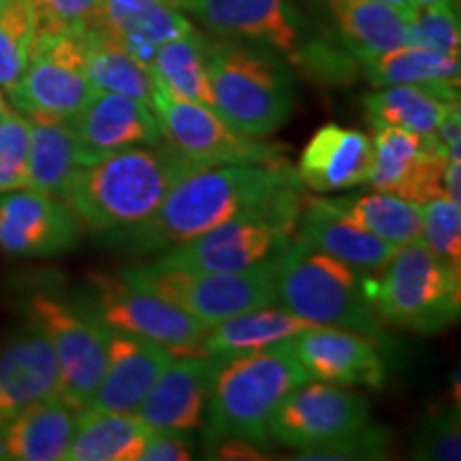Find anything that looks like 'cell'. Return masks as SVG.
I'll return each instance as SVG.
<instances>
[{
    "label": "cell",
    "instance_id": "obj_1",
    "mask_svg": "<svg viewBox=\"0 0 461 461\" xmlns=\"http://www.w3.org/2000/svg\"><path fill=\"white\" fill-rule=\"evenodd\" d=\"M297 197H303V184L286 160L205 167L173 184L148 221L105 240L129 255H152L238 216Z\"/></svg>",
    "mask_w": 461,
    "mask_h": 461
},
{
    "label": "cell",
    "instance_id": "obj_2",
    "mask_svg": "<svg viewBox=\"0 0 461 461\" xmlns=\"http://www.w3.org/2000/svg\"><path fill=\"white\" fill-rule=\"evenodd\" d=\"M199 169L167 141L129 148L77 167L62 201L82 227L109 238L148 221L173 184Z\"/></svg>",
    "mask_w": 461,
    "mask_h": 461
},
{
    "label": "cell",
    "instance_id": "obj_3",
    "mask_svg": "<svg viewBox=\"0 0 461 461\" xmlns=\"http://www.w3.org/2000/svg\"><path fill=\"white\" fill-rule=\"evenodd\" d=\"M291 339L222 359L205 403V453L222 442L272 445L267 420L288 391L308 383Z\"/></svg>",
    "mask_w": 461,
    "mask_h": 461
},
{
    "label": "cell",
    "instance_id": "obj_4",
    "mask_svg": "<svg viewBox=\"0 0 461 461\" xmlns=\"http://www.w3.org/2000/svg\"><path fill=\"white\" fill-rule=\"evenodd\" d=\"M205 67L214 109L241 135L263 140L293 115L295 79L278 51L207 37Z\"/></svg>",
    "mask_w": 461,
    "mask_h": 461
},
{
    "label": "cell",
    "instance_id": "obj_5",
    "mask_svg": "<svg viewBox=\"0 0 461 461\" xmlns=\"http://www.w3.org/2000/svg\"><path fill=\"white\" fill-rule=\"evenodd\" d=\"M370 274L293 238L276 257V303L322 327L383 338L367 297Z\"/></svg>",
    "mask_w": 461,
    "mask_h": 461
},
{
    "label": "cell",
    "instance_id": "obj_6",
    "mask_svg": "<svg viewBox=\"0 0 461 461\" xmlns=\"http://www.w3.org/2000/svg\"><path fill=\"white\" fill-rule=\"evenodd\" d=\"M378 272L367 278V297L383 325L431 336L457 322L461 269L436 257L420 240L402 246Z\"/></svg>",
    "mask_w": 461,
    "mask_h": 461
},
{
    "label": "cell",
    "instance_id": "obj_7",
    "mask_svg": "<svg viewBox=\"0 0 461 461\" xmlns=\"http://www.w3.org/2000/svg\"><path fill=\"white\" fill-rule=\"evenodd\" d=\"M120 278L207 325L276 303V258L244 272H199L148 263L124 269Z\"/></svg>",
    "mask_w": 461,
    "mask_h": 461
},
{
    "label": "cell",
    "instance_id": "obj_8",
    "mask_svg": "<svg viewBox=\"0 0 461 461\" xmlns=\"http://www.w3.org/2000/svg\"><path fill=\"white\" fill-rule=\"evenodd\" d=\"M302 203L303 197H297L238 216L197 238L167 248L152 263L199 272H244L274 261L295 238Z\"/></svg>",
    "mask_w": 461,
    "mask_h": 461
},
{
    "label": "cell",
    "instance_id": "obj_9",
    "mask_svg": "<svg viewBox=\"0 0 461 461\" xmlns=\"http://www.w3.org/2000/svg\"><path fill=\"white\" fill-rule=\"evenodd\" d=\"M92 92L82 34L39 26L24 73L7 95L15 112L31 122H68Z\"/></svg>",
    "mask_w": 461,
    "mask_h": 461
},
{
    "label": "cell",
    "instance_id": "obj_10",
    "mask_svg": "<svg viewBox=\"0 0 461 461\" xmlns=\"http://www.w3.org/2000/svg\"><path fill=\"white\" fill-rule=\"evenodd\" d=\"M28 321L50 338L60 370V397L84 411L99 387L107 363L109 331L82 299L34 293L26 299Z\"/></svg>",
    "mask_w": 461,
    "mask_h": 461
},
{
    "label": "cell",
    "instance_id": "obj_11",
    "mask_svg": "<svg viewBox=\"0 0 461 461\" xmlns=\"http://www.w3.org/2000/svg\"><path fill=\"white\" fill-rule=\"evenodd\" d=\"M149 107L157 113L163 140L203 167L285 160L276 143L241 135L224 122L214 107L173 95L154 77Z\"/></svg>",
    "mask_w": 461,
    "mask_h": 461
},
{
    "label": "cell",
    "instance_id": "obj_12",
    "mask_svg": "<svg viewBox=\"0 0 461 461\" xmlns=\"http://www.w3.org/2000/svg\"><path fill=\"white\" fill-rule=\"evenodd\" d=\"M367 423L366 397L339 384L308 380L282 397L267 420V431L272 442L302 453L342 440Z\"/></svg>",
    "mask_w": 461,
    "mask_h": 461
},
{
    "label": "cell",
    "instance_id": "obj_13",
    "mask_svg": "<svg viewBox=\"0 0 461 461\" xmlns=\"http://www.w3.org/2000/svg\"><path fill=\"white\" fill-rule=\"evenodd\" d=\"M82 302L109 331L154 339L169 346L176 355H186L210 330L207 322L177 305L113 276H95L92 291Z\"/></svg>",
    "mask_w": 461,
    "mask_h": 461
},
{
    "label": "cell",
    "instance_id": "obj_14",
    "mask_svg": "<svg viewBox=\"0 0 461 461\" xmlns=\"http://www.w3.org/2000/svg\"><path fill=\"white\" fill-rule=\"evenodd\" d=\"M216 37L263 45L297 62L310 43L308 26L293 0H173Z\"/></svg>",
    "mask_w": 461,
    "mask_h": 461
},
{
    "label": "cell",
    "instance_id": "obj_15",
    "mask_svg": "<svg viewBox=\"0 0 461 461\" xmlns=\"http://www.w3.org/2000/svg\"><path fill=\"white\" fill-rule=\"evenodd\" d=\"M374 163L367 184L378 193L425 205L445 194L447 148L434 132L383 126L374 135Z\"/></svg>",
    "mask_w": 461,
    "mask_h": 461
},
{
    "label": "cell",
    "instance_id": "obj_16",
    "mask_svg": "<svg viewBox=\"0 0 461 461\" xmlns=\"http://www.w3.org/2000/svg\"><path fill=\"white\" fill-rule=\"evenodd\" d=\"M79 167L109 154L163 141L157 113L146 103L113 92L95 90L82 112L68 120Z\"/></svg>",
    "mask_w": 461,
    "mask_h": 461
},
{
    "label": "cell",
    "instance_id": "obj_17",
    "mask_svg": "<svg viewBox=\"0 0 461 461\" xmlns=\"http://www.w3.org/2000/svg\"><path fill=\"white\" fill-rule=\"evenodd\" d=\"M82 222L65 201L22 190L0 197V246L17 257H60L77 248Z\"/></svg>",
    "mask_w": 461,
    "mask_h": 461
},
{
    "label": "cell",
    "instance_id": "obj_18",
    "mask_svg": "<svg viewBox=\"0 0 461 461\" xmlns=\"http://www.w3.org/2000/svg\"><path fill=\"white\" fill-rule=\"evenodd\" d=\"M60 395V370L50 338L28 321L0 339V429L45 397Z\"/></svg>",
    "mask_w": 461,
    "mask_h": 461
},
{
    "label": "cell",
    "instance_id": "obj_19",
    "mask_svg": "<svg viewBox=\"0 0 461 461\" xmlns=\"http://www.w3.org/2000/svg\"><path fill=\"white\" fill-rule=\"evenodd\" d=\"M291 342L312 380L380 389L387 378L380 346L363 333L319 325L291 338Z\"/></svg>",
    "mask_w": 461,
    "mask_h": 461
},
{
    "label": "cell",
    "instance_id": "obj_20",
    "mask_svg": "<svg viewBox=\"0 0 461 461\" xmlns=\"http://www.w3.org/2000/svg\"><path fill=\"white\" fill-rule=\"evenodd\" d=\"M222 357L180 355L160 374L135 414L149 429L190 434L201 428L207 393Z\"/></svg>",
    "mask_w": 461,
    "mask_h": 461
},
{
    "label": "cell",
    "instance_id": "obj_21",
    "mask_svg": "<svg viewBox=\"0 0 461 461\" xmlns=\"http://www.w3.org/2000/svg\"><path fill=\"white\" fill-rule=\"evenodd\" d=\"M176 357L169 346L154 339L112 331L107 342L105 372L86 408L135 412Z\"/></svg>",
    "mask_w": 461,
    "mask_h": 461
},
{
    "label": "cell",
    "instance_id": "obj_22",
    "mask_svg": "<svg viewBox=\"0 0 461 461\" xmlns=\"http://www.w3.org/2000/svg\"><path fill=\"white\" fill-rule=\"evenodd\" d=\"M374 163V143L366 132L322 124L305 143L297 176L316 193H338L367 184Z\"/></svg>",
    "mask_w": 461,
    "mask_h": 461
},
{
    "label": "cell",
    "instance_id": "obj_23",
    "mask_svg": "<svg viewBox=\"0 0 461 461\" xmlns=\"http://www.w3.org/2000/svg\"><path fill=\"white\" fill-rule=\"evenodd\" d=\"M295 238L363 272H378L400 248L350 222L331 199H305L299 210Z\"/></svg>",
    "mask_w": 461,
    "mask_h": 461
},
{
    "label": "cell",
    "instance_id": "obj_24",
    "mask_svg": "<svg viewBox=\"0 0 461 461\" xmlns=\"http://www.w3.org/2000/svg\"><path fill=\"white\" fill-rule=\"evenodd\" d=\"M96 28L148 65L160 45L194 26L173 0H99Z\"/></svg>",
    "mask_w": 461,
    "mask_h": 461
},
{
    "label": "cell",
    "instance_id": "obj_25",
    "mask_svg": "<svg viewBox=\"0 0 461 461\" xmlns=\"http://www.w3.org/2000/svg\"><path fill=\"white\" fill-rule=\"evenodd\" d=\"M79 411L65 397L51 395L22 411L0 429L3 459L58 461L77 428Z\"/></svg>",
    "mask_w": 461,
    "mask_h": 461
},
{
    "label": "cell",
    "instance_id": "obj_26",
    "mask_svg": "<svg viewBox=\"0 0 461 461\" xmlns=\"http://www.w3.org/2000/svg\"><path fill=\"white\" fill-rule=\"evenodd\" d=\"M314 322L291 314L285 308H265L250 310V312L230 316L203 333L186 355H207V357H238L255 350L267 348V346L285 342L299 336V333L312 330Z\"/></svg>",
    "mask_w": 461,
    "mask_h": 461
},
{
    "label": "cell",
    "instance_id": "obj_27",
    "mask_svg": "<svg viewBox=\"0 0 461 461\" xmlns=\"http://www.w3.org/2000/svg\"><path fill=\"white\" fill-rule=\"evenodd\" d=\"M374 88L383 86H423L445 101L459 103V58L403 43L400 48L361 62Z\"/></svg>",
    "mask_w": 461,
    "mask_h": 461
},
{
    "label": "cell",
    "instance_id": "obj_28",
    "mask_svg": "<svg viewBox=\"0 0 461 461\" xmlns=\"http://www.w3.org/2000/svg\"><path fill=\"white\" fill-rule=\"evenodd\" d=\"M344 48L357 62L408 43V17L378 0H327Z\"/></svg>",
    "mask_w": 461,
    "mask_h": 461
},
{
    "label": "cell",
    "instance_id": "obj_29",
    "mask_svg": "<svg viewBox=\"0 0 461 461\" xmlns=\"http://www.w3.org/2000/svg\"><path fill=\"white\" fill-rule=\"evenodd\" d=\"M149 434L135 412L84 408L67 448L68 461H140Z\"/></svg>",
    "mask_w": 461,
    "mask_h": 461
},
{
    "label": "cell",
    "instance_id": "obj_30",
    "mask_svg": "<svg viewBox=\"0 0 461 461\" xmlns=\"http://www.w3.org/2000/svg\"><path fill=\"white\" fill-rule=\"evenodd\" d=\"M82 41L86 73H88L92 88L131 96V99L149 105L152 73L146 62L96 26L82 34Z\"/></svg>",
    "mask_w": 461,
    "mask_h": 461
},
{
    "label": "cell",
    "instance_id": "obj_31",
    "mask_svg": "<svg viewBox=\"0 0 461 461\" xmlns=\"http://www.w3.org/2000/svg\"><path fill=\"white\" fill-rule=\"evenodd\" d=\"M459 103L445 101L440 95L423 86H383L363 99L367 120L374 129L393 126L429 135Z\"/></svg>",
    "mask_w": 461,
    "mask_h": 461
},
{
    "label": "cell",
    "instance_id": "obj_32",
    "mask_svg": "<svg viewBox=\"0 0 461 461\" xmlns=\"http://www.w3.org/2000/svg\"><path fill=\"white\" fill-rule=\"evenodd\" d=\"M205 51L207 37L197 28H190L188 32L171 39L154 51L148 62L149 73L173 95L214 107L210 79H207Z\"/></svg>",
    "mask_w": 461,
    "mask_h": 461
},
{
    "label": "cell",
    "instance_id": "obj_33",
    "mask_svg": "<svg viewBox=\"0 0 461 461\" xmlns=\"http://www.w3.org/2000/svg\"><path fill=\"white\" fill-rule=\"evenodd\" d=\"M77 148L68 122H31L26 188L62 201L67 184L77 171Z\"/></svg>",
    "mask_w": 461,
    "mask_h": 461
},
{
    "label": "cell",
    "instance_id": "obj_34",
    "mask_svg": "<svg viewBox=\"0 0 461 461\" xmlns=\"http://www.w3.org/2000/svg\"><path fill=\"white\" fill-rule=\"evenodd\" d=\"M350 222L370 230L376 238L389 241L395 248L408 246L420 240L423 229V205L406 201L393 194L378 193L361 194V197L331 199Z\"/></svg>",
    "mask_w": 461,
    "mask_h": 461
},
{
    "label": "cell",
    "instance_id": "obj_35",
    "mask_svg": "<svg viewBox=\"0 0 461 461\" xmlns=\"http://www.w3.org/2000/svg\"><path fill=\"white\" fill-rule=\"evenodd\" d=\"M37 28L34 0H0V90L9 92L24 73Z\"/></svg>",
    "mask_w": 461,
    "mask_h": 461
},
{
    "label": "cell",
    "instance_id": "obj_36",
    "mask_svg": "<svg viewBox=\"0 0 461 461\" xmlns=\"http://www.w3.org/2000/svg\"><path fill=\"white\" fill-rule=\"evenodd\" d=\"M420 241L445 258L455 269H461V203L447 194L428 201L423 205V229Z\"/></svg>",
    "mask_w": 461,
    "mask_h": 461
},
{
    "label": "cell",
    "instance_id": "obj_37",
    "mask_svg": "<svg viewBox=\"0 0 461 461\" xmlns=\"http://www.w3.org/2000/svg\"><path fill=\"white\" fill-rule=\"evenodd\" d=\"M408 43L459 58L461 31L455 3L417 7L408 20Z\"/></svg>",
    "mask_w": 461,
    "mask_h": 461
},
{
    "label": "cell",
    "instance_id": "obj_38",
    "mask_svg": "<svg viewBox=\"0 0 461 461\" xmlns=\"http://www.w3.org/2000/svg\"><path fill=\"white\" fill-rule=\"evenodd\" d=\"M412 457L423 461H459L461 431L457 408H438L414 431Z\"/></svg>",
    "mask_w": 461,
    "mask_h": 461
},
{
    "label": "cell",
    "instance_id": "obj_39",
    "mask_svg": "<svg viewBox=\"0 0 461 461\" xmlns=\"http://www.w3.org/2000/svg\"><path fill=\"white\" fill-rule=\"evenodd\" d=\"M31 120L11 109L0 124V194L26 188Z\"/></svg>",
    "mask_w": 461,
    "mask_h": 461
},
{
    "label": "cell",
    "instance_id": "obj_40",
    "mask_svg": "<svg viewBox=\"0 0 461 461\" xmlns=\"http://www.w3.org/2000/svg\"><path fill=\"white\" fill-rule=\"evenodd\" d=\"M393 448V438L384 428H361L355 434L331 442V445L297 453L293 459L299 461H355V459H389Z\"/></svg>",
    "mask_w": 461,
    "mask_h": 461
},
{
    "label": "cell",
    "instance_id": "obj_41",
    "mask_svg": "<svg viewBox=\"0 0 461 461\" xmlns=\"http://www.w3.org/2000/svg\"><path fill=\"white\" fill-rule=\"evenodd\" d=\"M39 26L84 34L96 26L99 0H34Z\"/></svg>",
    "mask_w": 461,
    "mask_h": 461
},
{
    "label": "cell",
    "instance_id": "obj_42",
    "mask_svg": "<svg viewBox=\"0 0 461 461\" xmlns=\"http://www.w3.org/2000/svg\"><path fill=\"white\" fill-rule=\"evenodd\" d=\"M193 457V447L186 434L149 429L140 461H190Z\"/></svg>",
    "mask_w": 461,
    "mask_h": 461
},
{
    "label": "cell",
    "instance_id": "obj_43",
    "mask_svg": "<svg viewBox=\"0 0 461 461\" xmlns=\"http://www.w3.org/2000/svg\"><path fill=\"white\" fill-rule=\"evenodd\" d=\"M445 194L461 203V160H447Z\"/></svg>",
    "mask_w": 461,
    "mask_h": 461
},
{
    "label": "cell",
    "instance_id": "obj_44",
    "mask_svg": "<svg viewBox=\"0 0 461 461\" xmlns=\"http://www.w3.org/2000/svg\"><path fill=\"white\" fill-rule=\"evenodd\" d=\"M378 3H384V5H389V7L400 9L402 14H406L408 17H412V14L419 7L417 0H378Z\"/></svg>",
    "mask_w": 461,
    "mask_h": 461
},
{
    "label": "cell",
    "instance_id": "obj_45",
    "mask_svg": "<svg viewBox=\"0 0 461 461\" xmlns=\"http://www.w3.org/2000/svg\"><path fill=\"white\" fill-rule=\"evenodd\" d=\"M11 112V107L7 105V101H5L3 92H0V124H3V120L7 118V113Z\"/></svg>",
    "mask_w": 461,
    "mask_h": 461
},
{
    "label": "cell",
    "instance_id": "obj_46",
    "mask_svg": "<svg viewBox=\"0 0 461 461\" xmlns=\"http://www.w3.org/2000/svg\"><path fill=\"white\" fill-rule=\"evenodd\" d=\"M453 0H417L419 7H429V5H451Z\"/></svg>",
    "mask_w": 461,
    "mask_h": 461
}]
</instances>
